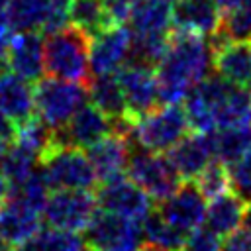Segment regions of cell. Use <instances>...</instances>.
Returning <instances> with one entry per match:
<instances>
[{
  "mask_svg": "<svg viewBox=\"0 0 251 251\" xmlns=\"http://www.w3.org/2000/svg\"><path fill=\"white\" fill-rule=\"evenodd\" d=\"M214 69V47L210 37L186 31H173L167 53L157 63L159 100L180 104L192 86L204 80Z\"/></svg>",
  "mask_w": 251,
  "mask_h": 251,
  "instance_id": "1",
  "label": "cell"
},
{
  "mask_svg": "<svg viewBox=\"0 0 251 251\" xmlns=\"http://www.w3.org/2000/svg\"><path fill=\"white\" fill-rule=\"evenodd\" d=\"M45 71L63 80L90 82V35L76 25H65L43 43Z\"/></svg>",
  "mask_w": 251,
  "mask_h": 251,
  "instance_id": "2",
  "label": "cell"
},
{
  "mask_svg": "<svg viewBox=\"0 0 251 251\" xmlns=\"http://www.w3.org/2000/svg\"><path fill=\"white\" fill-rule=\"evenodd\" d=\"M41 173L47 184L55 190L59 188H76L90 190L96 186L98 176L86 153L75 145H63L55 141L39 157Z\"/></svg>",
  "mask_w": 251,
  "mask_h": 251,
  "instance_id": "3",
  "label": "cell"
},
{
  "mask_svg": "<svg viewBox=\"0 0 251 251\" xmlns=\"http://www.w3.org/2000/svg\"><path fill=\"white\" fill-rule=\"evenodd\" d=\"M35 114L53 129H61L73 114L88 102V86L63 78H39L33 86Z\"/></svg>",
  "mask_w": 251,
  "mask_h": 251,
  "instance_id": "4",
  "label": "cell"
},
{
  "mask_svg": "<svg viewBox=\"0 0 251 251\" xmlns=\"http://www.w3.org/2000/svg\"><path fill=\"white\" fill-rule=\"evenodd\" d=\"M190 124L186 118V112L180 104H165L157 106L153 112L141 116L131 126V141L139 147L155 153L169 151L175 143H178Z\"/></svg>",
  "mask_w": 251,
  "mask_h": 251,
  "instance_id": "5",
  "label": "cell"
},
{
  "mask_svg": "<svg viewBox=\"0 0 251 251\" xmlns=\"http://www.w3.org/2000/svg\"><path fill=\"white\" fill-rule=\"evenodd\" d=\"M126 169L127 176L137 186H141L155 202L167 200L180 186L182 180L167 155L147 151L143 147L141 151H133L129 155Z\"/></svg>",
  "mask_w": 251,
  "mask_h": 251,
  "instance_id": "6",
  "label": "cell"
},
{
  "mask_svg": "<svg viewBox=\"0 0 251 251\" xmlns=\"http://www.w3.org/2000/svg\"><path fill=\"white\" fill-rule=\"evenodd\" d=\"M143 235V222L118 216L108 210L94 214L84 229L88 249L96 251H137Z\"/></svg>",
  "mask_w": 251,
  "mask_h": 251,
  "instance_id": "7",
  "label": "cell"
},
{
  "mask_svg": "<svg viewBox=\"0 0 251 251\" xmlns=\"http://www.w3.org/2000/svg\"><path fill=\"white\" fill-rule=\"evenodd\" d=\"M96 194L90 190L76 188H59L49 194L43 216L51 224V227L67 229V231H84L96 214Z\"/></svg>",
  "mask_w": 251,
  "mask_h": 251,
  "instance_id": "8",
  "label": "cell"
},
{
  "mask_svg": "<svg viewBox=\"0 0 251 251\" xmlns=\"http://www.w3.org/2000/svg\"><path fill=\"white\" fill-rule=\"evenodd\" d=\"M96 200L102 210L137 222H143L151 214V196L124 175L102 180L96 192Z\"/></svg>",
  "mask_w": 251,
  "mask_h": 251,
  "instance_id": "9",
  "label": "cell"
},
{
  "mask_svg": "<svg viewBox=\"0 0 251 251\" xmlns=\"http://www.w3.org/2000/svg\"><path fill=\"white\" fill-rule=\"evenodd\" d=\"M118 78L124 88L127 112L131 124H135L137 118L153 112L157 108L159 100V82L155 67L151 65H139V63H127L118 71Z\"/></svg>",
  "mask_w": 251,
  "mask_h": 251,
  "instance_id": "10",
  "label": "cell"
},
{
  "mask_svg": "<svg viewBox=\"0 0 251 251\" xmlns=\"http://www.w3.org/2000/svg\"><path fill=\"white\" fill-rule=\"evenodd\" d=\"M229 86L231 82H227L220 75H208L204 80L190 88L184 98V112L194 131L208 133L216 129V114Z\"/></svg>",
  "mask_w": 251,
  "mask_h": 251,
  "instance_id": "11",
  "label": "cell"
},
{
  "mask_svg": "<svg viewBox=\"0 0 251 251\" xmlns=\"http://www.w3.org/2000/svg\"><path fill=\"white\" fill-rule=\"evenodd\" d=\"M112 131H116L114 120L108 118L96 104L86 102L73 114V118L61 129L53 131V137L63 145H75L82 149L94 145Z\"/></svg>",
  "mask_w": 251,
  "mask_h": 251,
  "instance_id": "12",
  "label": "cell"
},
{
  "mask_svg": "<svg viewBox=\"0 0 251 251\" xmlns=\"http://www.w3.org/2000/svg\"><path fill=\"white\" fill-rule=\"evenodd\" d=\"M131 49V29L124 25H110L90 37V75H114L118 73Z\"/></svg>",
  "mask_w": 251,
  "mask_h": 251,
  "instance_id": "13",
  "label": "cell"
},
{
  "mask_svg": "<svg viewBox=\"0 0 251 251\" xmlns=\"http://www.w3.org/2000/svg\"><path fill=\"white\" fill-rule=\"evenodd\" d=\"M167 157L171 159L182 180L196 178L212 163V157H216L214 131H194L190 135H184L169 149Z\"/></svg>",
  "mask_w": 251,
  "mask_h": 251,
  "instance_id": "14",
  "label": "cell"
},
{
  "mask_svg": "<svg viewBox=\"0 0 251 251\" xmlns=\"http://www.w3.org/2000/svg\"><path fill=\"white\" fill-rule=\"evenodd\" d=\"M196 182L186 180L167 200L161 202L159 212L167 222L184 233H192L206 222V204Z\"/></svg>",
  "mask_w": 251,
  "mask_h": 251,
  "instance_id": "15",
  "label": "cell"
},
{
  "mask_svg": "<svg viewBox=\"0 0 251 251\" xmlns=\"http://www.w3.org/2000/svg\"><path fill=\"white\" fill-rule=\"evenodd\" d=\"M41 231V212L29 208L16 196H8L0 204V239L10 247L20 249L27 245Z\"/></svg>",
  "mask_w": 251,
  "mask_h": 251,
  "instance_id": "16",
  "label": "cell"
},
{
  "mask_svg": "<svg viewBox=\"0 0 251 251\" xmlns=\"http://www.w3.org/2000/svg\"><path fill=\"white\" fill-rule=\"evenodd\" d=\"M131 145H133L131 135L116 129L88 147L86 155H88L100 182L122 175V171L127 167V161L131 155Z\"/></svg>",
  "mask_w": 251,
  "mask_h": 251,
  "instance_id": "17",
  "label": "cell"
},
{
  "mask_svg": "<svg viewBox=\"0 0 251 251\" xmlns=\"http://www.w3.org/2000/svg\"><path fill=\"white\" fill-rule=\"evenodd\" d=\"M8 67L18 76L27 82H37L43 78L45 59H43V37L37 31L14 33L8 43Z\"/></svg>",
  "mask_w": 251,
  "mask_h": 251,
  "instance_id": "18",
  "label": "cell"
},
{
  "mask_svg": "<svg viewBox=\"0 0 251 251\" xmlns=\"http://www.w3.org/2000/svg\"><path fill=\"white\" fill-rule=\"evenodd\" d=\"M220 20L216 0H176L173 6V31L212 37L220 27Z\"/></svg>",
  "mask_w": 251,
  "mask_h": 251,
  "instance_id": "19",
  "label": "cell"
},
{
  "mask_svg": "<svg viewBox=\"0 0 251 251\" xmlns=\"http://www.w3.org/2000/svg\"><path fill=\"white\" fill-rule=\"evenodd\" d=\"M88 96L92 104H96L108 118L114 120L118 131H124V133L131 131L133 124L129 120V112H127V104H126V96H124V88L118 78V73L94 76V80L88 82Z\"/></svg>",
  "mask_w": 251,
  "mask_h": 251,
  "instance_id": "20",
  "label": "cell"
},
{
  "mask_svg": "<svg viewBox=\"0 0 251 251\" xmlns=\"http://www.w3.org/2000/svg\"><path fill=\"white\" fill-rule=\"evenodd\" d=\"M133 37H169L173 31V6L169 0H141L131 16Z\"/></svg>",
  "mask_w": 251,
  "mask_h": 251,
  "instance_id": "21",
  "label": "cell"
},
{
  "mask_svg": "<svg viewBox=\"0 0 251 251\" xmlns=\"http://www.w3.org/2000/svg\"><path fill=\"white\" fill-rule=\"evenodd\" d=\"M214 71L235 86L251 84V41H227L214 47Z\"/></svg>",
  "mask_w": 251,
  "mask_h": 251,
  "instance_id": "22",
  "label": "cell"
},
{
  "mask_svg": "<svg viewBox=\"0 0 251 251\" xmlns=\"http://www.w3.org/2000/svg\"><path fill=\"white\" fill-rule=\"evenodd\" d=\"M0 108L14 120L16 126L35 116V98L29 82L16 73L0 75Z\"/></svg>",
  "mask_w": 251,
  "mask_h": 251,
  "instance_id": "23",
  "label": "cell"
},
{
  "mask_svg": "<svg viewBox=\"0 0 251 251\" xmlns=\"http://www.w3.org/2000/svg\"><path fill=\"white\" fill-rule=\"evenodd\" d=\"M245 210H247V198H243L239 192L229 190L210 200L206 208V224L218 235H231L243 224Z\"/></svg>",
  "mask_w": 251,
  "mask_h": 251,
  "instance_id": "24",
  "label": "cell"
},
{
  "mask_svg": "<svg viewBox=\"0 0 251 251\" xmlns=\"http://www.w3.org/2000/svg\"><path fill=\"white\" fill-rule=\"evenodd\" d=\"M210 41L212 47L227 41H251V0H243L237 6L224 10L220 27Z\"/></svg>",
  "mask_w": 251,
  "mask_h": 251,
  "instance_id": "25",
  "label": "cell"
},
{
  "mask_svg": "<svg viewBox=\"0 0 251 251\" xmlns=\"http://www.w3.org/2000/svg\"><path fill=\"white\" fill-rule=\"evenodd\" d=\"M51 0H10L8 6V27L12 33L35 31L43 27L49 14Z\"/></svg>",
  "mask_w": 251,
  "mask_h": 251,
  "instance_id": "26",
  "label": "cell"
},
{
  "mask_svg": "<svg viewBox=\"0 0 251 251\" xmlns=\"http://www.w3.org/2000/svg\"><path fill=\"white\" fill-rule=\"evenodd\" d=\"M235 126H251V92L231 84L218 108L216 129Z\"/></svg>",
  "mask_w": 251,
  "mask_h": 251,
  "instance_id": "27",
  "label": "cell"
},
{
  "mask_svg": "<svg viewBox=\"0 0 251 251\" xmlns=\"http://www.w3.org/2000/svg\"><path fill=\"white\" fill-rule=\"evenodd\" d=\"M216 139V159L231 167L245 157L251 149V126L222 127L214 133Z\"/></svg>",
  "mask_w": 251,
  "mask_h": 251,
  "instance_id": "28",
  "label": "cell"
},
{
  "mask_svg": "<svg viewBox=\"0 0 251 251\" xmlns=\"http://www.w3.org/2000/svg\"><path fill=\"white\" fill-rule=\"evenodd\" d=\"M143 235L149 245L159 247L163 251H180L182 243L188 237V233L180 231L171 222H167L159 210H151V214L143 220Z\"/></svg>",
  "mask_w": 251,
  "mask_h": 251,
  "instance_id": "29",
  "label": "cell"
},
{
  "mask_svg": "<svg viewBox=\"0 0 251 251\" xmlns=\"http://www.w3.org/2000/svg\"><path fill=\"white\" fill-rule=\"evenodd\" d=\"M69 20L90 37L112 25L106 14L104 0H71Z\"/></svg>",
  "mask_w": 251,
  "mask_h": 251,
  "instance_id": "30",
  "label": "cell"
},
{
  "mask_svg": "<svg viewBox=\"0 0 251 251\" xmlns=\"http://www.w3.org/2000/svg\"><path fill=\"white\" fill-rule=\"evenodd\" d=\"M35 163H39V157L14 141L0 157V171L8 178L10 186H18L33 175Z\"/></svg>",
  "mask_w": 251,
  "mask_h": 251,
  "instance_id": "31",
  "label": "cell"
},
{
  "mask_svg": "<svg viewBox=\"0 0 251 251\" xmlns=\"http://www.w3.org/2000/svg\"><path fill=\"white\" fill-rule=\"evenodd\" d=\"M22 251H86V241H82L75 231L67 229H45L39 231Z\"/></svg>",
  "mask_w": 251,
  "mask_h": 251,
  "instance_id": "32",
  "label": "cell"
},
{
  "mask_svg": "<svg viewBox=\"0 0 251 251\" xmlns=\"http://www.w3.org/2000/svg\"><path fill=\"white\" fill-rule=\"evenodd\" d=\"M196 186L202 192V196L208 200L222 196V194L233 190L231 171L227 169V165H224L222 161L216 159L196 176Z\"/></svg>",
  "mask_w": 251,
  "mask_h": 251,
  "instance_id": "33",
  "label": "cell"
},
{
  "mask_svg": "<svg viewBox=\"0 0 251 251\" xmlns=\"http://www.w3.org/2000/svg\"><path fill=\"white\" fill-rule=\"evenodd\" d=\"M180 251H224V245L216 231H212L210 227L208 229L198 227L186 237Z\"/></svg>",
  "mask_w": 251,
  "mask_h": 251,
  "instance_id": "34",
  "label": "cell"
},
{
  "mask_svg": "<svg viewBox=\"0 0 251 251\" xmlns=\"http://www.w3.org/2000/svg\"><path fill=\"white\" fill-rule=\"evenodd\" d=\"M231 182L233 188L247 200H251V149L241 161L231 165Z\"/></svg>",
  "mask_w": 251,
  "mask_h": 251,
  "instance_id": "35",
  "label": "cell"
},
{
  "mask_svg": "<svg viewBox=\"0 0 251 251\" xmlns=\"http://www.w3.org/2000/svg\"><path fill=\"white\" fill-rule=\"evenodd\" d=\"M139 2L141 0H104L110 24L112 25H124L126 22H129V16Z\"/></svg>",
  "mask_w": 251,
  "mask_h": 251,
  "instance_id": "36",
  "label": "cell"
},
{
  "mask_svg": "<svg viewBox=\"0 0 251 251\" xmlns=\"http://www.w3.org/2000/svg\"><path fill=\"white\" fill-rule=\"evenodd\" d=\"M224 251H251V231L245 227L227 235Z\"/></svg>",
  "mask_w": 251,
  "mask_h": 251,
  "instance_id": "37",
  "label": "cell"
},
{
  "mask_svg": "<svg viewBox=\"0 0 251 251\" xmlns=\"http://www.w3.org/2000/svg\"><path fill=\"white\" fill-rule=\"evenodd\" d=\"M0 139H6V141L16 139V124L2 108H0Z\"/></svg>",
  "mask_w": 251,
  "mask_h": 251,
  "instance_id": "38",
  "label": "cell"
},
{
  "mask_svg": "<svg viewBox=\"0 0 251 251\" xmlns=\"http://www.w3.org/2000/svg\"><path fill=\"white\" fill-rule=\"evenodd\" d=\"M14 33H2L0 35V75L4 73V67L8 63V43Z\"/></svg>",
  "mask_w": 251,
  "mask_h": 251,
  "instance_id": "39",
  "label": "cell"
},
{
  "mask_svg": "<svg viewBox=\"0 0 251 251\" xmlns=\"http://www.w3.org/2000/svg\"><path fill=\"white\" fill-rule=\"evenodd\" d=\"M8 6H10V0H0V35L12 33L8 27Z\"/></svg>",
  "mask_w": 251,
  "mask_h": 251,
  "instance_id": "40",
  "label": "cell"
},
{
  "mask_svg": "<svg viewBox=\"0 0 251 251\" xmlns=\"http://www.w3.org/2000/svg\"><path fill=\"white\" fill-rule=\"evenodd\" d=\"M10 190H12L10 182H8V178H6V176L2 175V171H0V204H4V202L8 200Z\"/></svg>",
  "mask_w": 251,
  "mask_h": 251,
  "instance_id": "41",
  "label": "cell"
},
{
  "mask_svg": "<svg viewBox=\"0 0 251 251\" xmlns=\"http://www.w3.org/2000/svg\"><path fill=\"white\" fill-rule=\"evenodd\" d=\"M216 2H218L220 10H229V8L237 6V4H239V2H243V0H216Z\"/></svg>",
  "mask_w": 251,
  "mask_h": 251,
  "instance_id": "42",
  "label": "cell"
},
{
  "mask_svg": "<svg viewBox=\"0 0 251 251\" xmlns=\"http://www.w3.org/2000/svg\"><path fill=\"white\" fill-rule=\"evenodd\" d=\"M243 226L251 231V200H247V210H245V220H243Z\"/></svg>",
  "mask_w": 251,
  "mask_h": 251,
  "instance_id": "43",
  "label": "cell"
},
{
  "mask_svg": "<svg viewBox=\"0 0 251 251\" xmlns=\"http://www.w3.org/2000/svg\"><path fill=\"white\" fill-rule=\"evenodd\" d=\"M10 143H12V141H6V139H0V157H2V155H4V151H6L8 147H10Z\"/></svg>",
  "mask_w": 251,
  "mask_h": 251,
  "instance_id": "44",
  "label": "cell"
},
{
  "mask_svg": "<svg viewBox=\"0 0 251 251\" xmlns=\"http://www.w3.org/2000/svg\"><path fill=\"white\" fill-rule=\"evenodd\" d=\"M137 251H163V249H159V247H153V245L145 243V245H143V247H139Z\"/></svg>",
  "mask_w": 251,
  "mask_h": 251,
  "instance_id": "45",
  "label": "cell"
},
{
  "mask_svg": "<svg viewBox=\"0 0 251 251\" xmlns=\"http://www.w3.org/2000/svg\"><path fill=\"white\" fill-rule=\"evenodd\" d=\"M86 251H96V249H86Z\"/></svg>",
  "mask_w": 251,
  "mask_h": 251,
  "instance_id": "46",
  "label": "cell"
},
{
  "mask_svg": "<svg viewBox=\"0 0 251 251\" xmlns=\"http://www.w3.org/2000/svg\"><path fill=\"white\" fill-rule=\"evenodd\" d=\"M169 2H176V0H169Z\"/></svg>",
  "mask_w": 251,
  "mask_h": 251,
  "instance_id": "47",
  "label": "cell"
}]
</instances>
